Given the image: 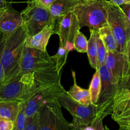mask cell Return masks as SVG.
<instances>
[{"instance_id":"6da1fadb","label":"cell","mask_w":130,"mask_h":130,"mask_svg":"<svg viewBox=\"0 0 130 130\" xmlns=\"http://www.w3.org/2000/svg\"><path fill=\"white\" fill-rule=\"evenodd\" d=\"M5 36L2 63L5 72V84L15 79L20 74V63L25 39L28 34L22 25L10 35Z\"/></svg>"},{"instance_id":"7a4b0ae2","label":"cell","mask_w":130,"mask_h":130,"mask_svg":"<svg viewBox=\"0 0 130 130\" xmlns=\"http://www.w3.org/2000/svg\"><path fill=\"white\" fill-rule=\"evenodd\" d=\"M58 99L61 106L72 115L73 118L71 123L72 129L85 130L86 127L92 123L102 107V105L96 104L87 105L80 104L72 99L67 91L60 94Z\"/></svg>"},{"instance_id":"3957f363","label":"cell","mask_w":130,"mask_h":130,"mask_svg":"<svg viewBox=\"0 0 130 130\" xmlns=\"http://www.w3.org/2000/svg\"><path fill=\"white\" fill-rule=\"evenodd\" d=\"M80 28L99 30L107 24V11L104 0H83L74 9Z\"/></svg>"},{"instance_id":"277c9868","label":"cell","mask_w":130,"mask_h":130,"mask_svg":"<svg viewBox=\"0 0 130 130\" xmlns=\"http://www.w3.org/2000/svg\"><path fill=\"white\" fill-rule=\"evenodd\" d=\"M104 3L107 11V24L116 40L117 51L125 54L130 38L129 22L120 6L112 5L107 0H104Z\"/></svg>"},{"instance_id":"5b68a950","label":"cell","mask_w":130,"mask_h":130,"mask_svg":"<svg viewBox=\"0 0 130 130\" xmlns=\"http://www.w3.org/2000/svg\"><path fill=\"white\" fill-rule=\"evenodd\" d=\"M27 3V6L21 14L23 25L29 36L37 34L47 25H55L50 9L37 5L32 0H28Z\"/></svg>"},{"instance_id":"8992f818","label":"cell","mask_w":130,"mask_h":130,"mask_svg":"<svg viewBox=\"0 0 130 130\" xmlns=\"http://www.w3.org/2000/svg\"><path fill=\"white\" fill-rule=\"evenodd\" d=\"M58 99L44 104L37 112L39 130H71V123L64 118Z\"/></svg>"},{"instance_id":"52a82bcc","label":"cell","mask_w":130,"mask_h":130,"mask_svg":"<svg viewBox=\"0 0 130 130\" xmlns=\"http://www.w3.org/2000/svg\"><path fill=\"white\" fill-rule=\"evenodd\" d=\"M65 91L61 81L38 90L25 102L26 116H30L36 113L41 107L58 99V96Z\"/></svg>"},{"instance_id":"ba28073f","label":"cell","mask_w":130,"mask_h":130,"mask_svg":"<svg viewBox=\"0 0 130 130\" xmlns=\"http://www.w3.org/2000/svg\"><path fill=\"white\" fill-rule=\"evenodd\" d=\"M53 63L54 61L48 55L47 51L25 46L20 63V74L32 72Z\"/></svg>"},{"instance_id":"9c48e42d","label":"cell","mask_w":130,"mask_h":130,"mask_svg":"<svg viewBox=\"0 0 130 130\" xmlns=\"http://www.w3.org/2000/svg\"><path fill=\"white\" fill-rule=\"evenodd\" d=\"M112 118L120 129L130 130V91L118 90L112 105Z\"/></svg>"},{"instance_id":"30bf717a","label":"cell","mask_w":130,"mask_h":130,"mask_svg":"<svg viewBox=\"0 0 130 130\" xmlns=\"http://www.w3.org/2000/svg\"><path fill=\"white\" fill-rule=\"evenodd\" d=\"M56 34L59 37L60 46H66L71 50L74 49V40L76 32L81 29L73 11L62 18L57 24Z\"/></svg>"},{"instance_id":"8fae6325","label":"cell","mask_w":130,"mask_h":130,"mask_svg":"<svg viewBox=\"0 0 130 130\" xmlns=\"http://www.w3.org/2000/svg\"><path fill=\"white\" fill-rule=\"evenodd\" d=\"M99 69L101 79V90L96 105H103L110 104L113 105L114 98L119 88V83L106 66H101Z\"/></svg>"},{"instance_id":"7c38bea8","label":"cell","mask_w":130,"mask_h":130,"mask_svg":"<svg viewBox=\"0 0 130 130\" xmlns=\"http://www.w3.org/2000/svg\"><path fill=\"white\" fill-rule=\"evenodd\" d=\"M105 64L118 81L119 85L126 76L130 69L126 54L117 50L108 51Z\"/></svg>"},{"instance_id":"4fadbf2b","label":"cell","mask_w":130,"mask_h":130,"mask_svg":"<svg viewBox=\"0 0 130 130\" xmlns=\"http://www.w3.org/2000/svg\"><path fill=\"white\" fill-rule=\"evenodd\" d=\"M26 92V85L19 75L0 88V102L9 100L24 102Z\"/></svg>"},{"instance_id":"5bb4252c","label":"cell","mask_w":130,"mask_h":130,"mask_svg":"<svg viewBox=\"0 0 130 130\" xmlns=\"http://www.w3.org/2000/svg\"><path fill=\"white\" fill-rule=\"evenodd\" d=\"M23 25L21 12L17 11L10 3H8L6 8L0 20V32L3 35H10Z\"/></svg>"},{"instance_id":"9a60e30c","label":"cell","mask_w":130,"mask_h":130,"mask_svg":"<svg viewBox=\"0 0 130 130\" xmlns=\"http://www.w3.org/2000/svg\"><path fill=\"white\" fill-rule=\"evenodd\" d=\"M53 34H56L55 25H47L37 34L30 36H28L25 39V46L41 51H46L49 39Z\"/></svg>"},{"instance_id":"2e32d148","label":"cell","mask_w":130,"mask_h":130,"mask_svg":"<svg viewBox=\"0 0 130 130\" xmlns=\"http://www.w3.org/2000/svg\"><path fill=\"white\" fill-rule=\"evenodd\" d=\"M83 0H55L50 8L51 15L55 24L70 11H73L76 6ZM57 28V27H56Z\"/></svg>"},{"instance_id":"e0dca14e","label":"cell","mask_w":130,"mask_h":130,"mask_svg":"<svg viewBox=\"0 0 130 130\" xmlns=\"http://www.w3.org/2000/svg\"><path fill=\"white\" fill-rule=\"evenodd\" d=\"M72 75L74 83L69 91H67L68 95L80 104L87 105L91 104V96L89 90L82 88L78 86L76 81V73L74 71H72Z\"/></svg>"},{"instance_id":"ac0fdd59","label":"cell","mask_w":130,"mask_h":130,"mask_svg":"<svg viewBox=\"0 0 130 130\" xmlns=\"http://www.w3.org/2000/svg\"><path fill=\"white\" fill-rule=\"evenodd\" d=\"M90 37L88 44L87 55L88 57L89 63L94 69H98V52L97 43H96V35L98 30L90 29Z\"/></svg>"},{"instance_id":"d6986e66","label":"cell","mask_w":130,"mask_h":130,"mask_svg":"<svg viewBox=\"0 0 130 130\" xmlns=\"http://www.w3.org/2000/svg\"><path fill=\"white\" fill-rule=\"evenodd\" d=\"M20 107V102L18 100L0 102V116L15 121Z\"/></svg>"},{"instance_id":"ffe728a7","label":"cell","mask_w":130,"mask_h":130,"mask_svg":"<svg viewBox=\"0 0 130 130\" xmlns=\"http://www.w3.org/2000/svg\"><path fill=\"white\" fill-rule=\"evenodd\" d=\"M98 31L107 50L109 52L116 51L118 48L116 40L109 24H107L100 27Z\"/></svg>"},{"instance_id":"44dd1931","label":"cell","mask_w":130,"mask_h":130,"mask_svg":"<svg viewBox=\"0 0 130 130\" xmlns=\"http://www.w3.org/2000/svg\"><path fill=\"white\" fill-rule=\"evenodd\" d=\"M71 50L66 46H60L58 47L57 53L53 56H51L56 65L57 71L59 74L62 73L63 67L67 62V56L69 53L71 52Z\"/></svg>"},{"instance_id":"7402d4cb","label":"cell","mask_w":130,"mask_h":130,"mask_svg":"<svg viewBox=\"0 0 130 130\" xmlns=\"http://www.w3.org/2000/svg\"><path fill=\"white\" fill-rule=\"evenodd\" d=\"M88 90L91 96V104H96L99 100L101 90V79L99 73V69L95 70V72L92 77Z\"/></svg>"},{"instance_id":"603a6c76","label":"cell","mask_w":130,"mask_h":130,"mask_svg":"<svg viewBox=\"0 0 130 130\" xmlns=\"http://www.w3.org/2000/svg\"><path fill=\"white\" fill-rule=\"evenodd\" d=\"M88 40L79 29L76 32L74 40V50L79 53H87Z\"/></svg>"},{"instance_id":"cb8c5ba5","label":"cell","mask_w":130,"mask_h":130,"mask_svg":"<svg viewBox=\"0 0 130 130\" xmlns=\"http://www.w3.org/2000/svg\"><path fill=\"white\" fill-rule=\"evenodd\" d=\"M96 43H97L98 49V69H99L101 66L105 65L108 52L106 46L99 35V31L96 35Z\"/></svg>"},{"instance_id":"d4e9b609","label":"cell","mask_w":130,"mask_h":130,"mask_svg":"<svg viewBox=\"0 0 130 130\" xmlns=\"http://www.w3.org/2000/svg\"><path fill=\"white\" fill-rule=\"evenodd\" d=\"M25 102H20V107L16 119L14 121V130H24L26 113H25Z\"/></svg>"},{"instance_id":"484cf974","label":"cell","mask_w":130,"mask_h":130,"mask_svg":"<svg viewBox=\"0 0 130 130\" xmlns=\"http://www.w3.org/2000/svg\"><path fill=\"white\" fill-rule=\"evenodd\" d=\"M24 130H39V119L38 112L27 116Z\"/></svg>"},{"instance_id":"4316f807","label":"cell","mask_w":130,"mask_h":130,"mask_svg":"<svg viewBox=\"0 0 130 130\" xmlns=\"http://www.w3.org/2000/svg\"><path fill=\"white\" fill-rule=\"evenodd\" d=\"M5 36L1 33L0 34V88L5 84V72L2 63V54L5 44Z\"/></svg>"},{"instance_id":"83f0119b","label":"cell","mask_w":130,"mask_h":130,"mask_svg":"<svg viewBox=\"0 0 130 130\" xmlns=\"http://www.w3.org/2000/svg\"><path fill=\"white\" fill-rule=\"evenodd\" d=\"M14 121L0 116V130H14Z\"/></svg>"},{"instance_id":"f1b7e54d","label":"cell","mask_w":130,"mask_h":130,"mask_svg":"<svg viewBox=\"0 0 130 130\" xmlns=\"http://www.w3.org/2000/svg\"><path fill=\"white\" fill-rule=\"evenodd\" d=\"M121 89H124V90L130 91V69L126 76L119 83L118 90H121Z\"/></svg>"},{"instance_id":"f546056e","label":"cell","mask_w":130,"mask_h":130,"mask_svg":"<svg viewBox=\"0 0 130 130\" xmlns=\"http://www.w3.org/2000/svg\"><path fill=\"white\" fill-rule=\"evenodd\" d=\"M32 1H33L35 3L39 5V6L50 9V8L51 7L52 4L55 0H32Z\"/></svg>"},{"instance_id":"4dcf8cb0","label":"cell","mask_w":130,"mask_h":130,"mask_svg":"<svg viewBox=\"0 0 130 130\" xmlns=\"http://www.w3.org/2000/svg\"><path fill=\"white\" fill-rule=\"evenodd\" d=\"M120 8H121L122 11H123L124 15H125L126 17L127 20H128L130 25V3L121 5V6H120Z\"/></svg>"},{"instance_id":"1f68e13d","label":"cell","mask_w":130,"mask_h":130,"mask_svg":"<svg viewBox=\"0 0 130 130\" xmlns=\"http://www.w3.org/2000/svg\"><path fill=\"white\" fill-rule=\"evenodd\" d=\"M109 2L114 6H120L125 4L130 3V0H109Z\"/></svg>"},{"instance_id":"d6a6232c","label":"cell","mask_w":130,"mask_h":130,"mask_svg":"<svg viewBox=\"0 0 130 130\" xmlns=\"http://www.w3.org/2000/svg\"><path fill=\"white\" fill-rule=\"evenodd\" d=\"M125 54H126V58H127V61H128V65H129L130 67V38L129 40H128V43H127Z\"/></svg>"},{"instance_id":"836d02e7","label":"cell","mask_w":130,"mask_h":130,"mask_svg":"<svg viewBox=\"0 0 130 130\" xmlns=\"http://www.w3.org/2000/svg\"><path fill=\"white\" fill-rule=\"evenodd\" d=\"M6 6H4V7H2V8H0V20H1V19L2 18L3 15L4 13H5V10H6Z\"/></svg>"},{"instance_id":"e575fe53","label":"cell","mask_w":130,"mask_h":130,"mask_svg":"<svg viewBox=\"0 0 130 130\" xmlns=\"http://www.w3.org/2000/svg\"><path fill=\"white\" fill-rule=\"evenodd\" d=\"M7 4L8 3L6 0H0V8H2L6 6Z\"/></svg>"},{"instance_id":"d590c367","label":"cell","mask_w":130,"mask_h":130,"mask_svg":"<svg viewBox=\"0 0 130 130\" xmlns=\"http://www.w3.org/2000/svg\"><path fill=\"white\" fill-rule=\"evenodd\" d=\"M0 34H1V32H0Z\"/></svg>"}]
</instances>
